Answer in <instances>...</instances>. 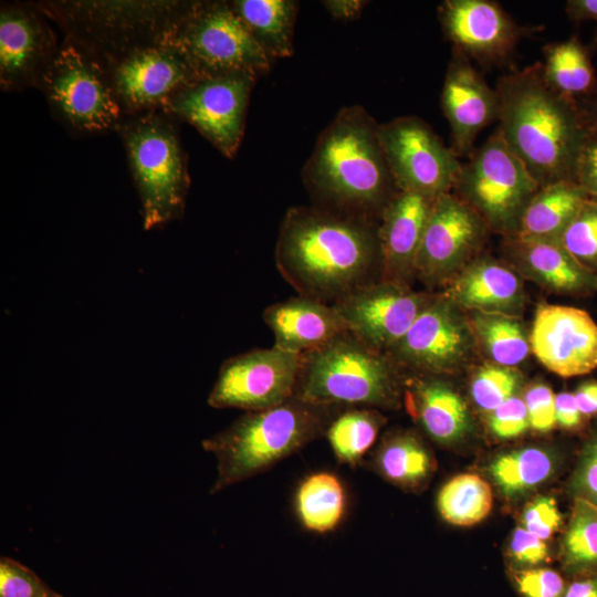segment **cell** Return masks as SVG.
<instances>
[{"mask_svg":"<svg viewBox=\"0 0 597 597\" xmlns=\"http://www.w3.org/2000/svg\"><path fill=\"white\" fill-rule=\"evenodd\" d=\"M169 42L181 52L198 78L230 73L258 77L271 66V60L229 1L195 0Z\"/></svg>","mask_w":597,"mask_h":597,"instance_id":"9","label":"cell"},{"mask_svg":"<svg viewBox=\"0 0 597 597\" xmlns=\"http://www.w3.org/2000/svg\"><path fill=\"white\" fill-rule=\"evenodd\" d=\"M301 355L275 346L224 360L209 394V406L260 411L295 396Z\"/></svg>","mask_w":597,"mask_h":597,"instance_id":"13","label":"cell"},{"mask_svg":"<svg viewBox=\"0 0 597 597\" xmlns=\"http://www.w3.org/2000/svg\"><path fill=\"white\" fill-rule=\"evenodd\" d=\"M493 493L490 484L474 473H461L439 491L437 506L444 521L457 526H471L491 512Z\"/></svg>","mask_w":597,"mask_h":597,"instance_id":"33","label":"cell"},{"mask_svg":"<svg viewBox=\"0 0 597 597\" xmlns=\"http://www.w3.org/2000/svg\"><path fill=\"white\" fill-rule=\"evenodd\" d=\"M542 72L554 91L575 102L597 87L588 52L575 36L546 48Z\"/></svg>","mask_w":597,"mask_h":597,"instance_id":"31","label":"cell"},{"mask_svg":"<svg viewBox=\"0 0 597 597\" xmlns=\"http://www.w3.org/2000/svg\"><path fill=\"white\" fill-rule=\"evenodd\" d=\"M373 464L386 480L407 489L423 485L433 472V458L419 438L400 432L385 439Z\"/></svg>","mask_w":597,"mask_h":597,"instance_id":"30","label":"cell"},{"mask_svg":"<svg viewBox=\"0 0 597 597\" xmlns=\"http://www.w3.org/2000/svg\"><path fill=\"white\" fill-rule=\"evenodd\" d=\"M473 326L498 365L512 367L526 358L531 345L519 322L507 316L485 313L474 317Z\"/></svg>","mask_w":597,"mask_h":597,"instance_id":"35","label":"cell"},{"mask_svg":"<svg viewBox=\"0 0 597 597\" xmlns=\"http://www.w3.org/2000/svg\"><path fill=\"white\" fill-rule=\"evenodd\" d=\"M104 66L124 116L161 109L171 96L198 78L169 41Z\"/></svg>","mask_w":597,"mask_h":597,"instance_id":"15","label":"cell"},{"mask_svg":"<svg viewBox=\"0 0 597 597\" xmlns=\"http://www.w3.org/2000/svg\"><path fill=\"white\" fill-rule=\"evenodd\" d=\"M512 557L522 564L536 565L547 558V545L524 527H517L510 542Z\"/></svg>","mask_w":597,"mask_h":597,"instance_id":"46","label":"cell"},{"mask_svg":"<svg viewBox=\"0 0 597 597\" xmlns=\"http://www.w3.org/2000/svg\"><path fill=\"white\" fill-rule=\"evenodd\" d=\"M564 597H597V577L572 583L566 589Z\"/></svg>","mask_w":597,"mask_h":597,"instance_id":"51","label":"cell"},{"mask_svg":"<svg viewBox=\"0 0 597 597\" xmlns=\"http://www.w3.org/2000/svg\"><path fill=\"white\" fill-rule=\"evenodd\" d=\"M558 242L580 265L597 274V206L586 200Z\"/></svg>","mask_w":597,"mask_h":597,"instance_id":"37","label":"cell"},{"mask_svg":"<svg viewBox=\"0 0 597 597\" xmlns=\"http://www.w3.org/2000/svg\"><path fill=\"white\" fill-rule=\"evenodd\" d=\"M575 498L597 505V431L585 443L572 480Z\"/></svg>","mask_w":597,"mask_h":597,"instance_id":"43","label":"cell"},{"mask_svg":"<svg viewBox=\"0 0 597 597\" xmlns=\"http://www.w3.org/2000/svg\"><path fill=\"white\" fill-rule=\"evenodd\" d=\"M449 296L467 307L502 310L521 298L517 276L507 268L494 262L480 261L471 265L454 281Z\"/></svg>","mask_w":597,"mask_h":597,"instance_id":"27","label":"cell"},{"mask_svg":"<svg viewBox=\"0 0 597 597\" xmlns=\"http://www.w3.org/2000/svg\"><path fill=\"white\" fill-rule=\"evenodd\" d=\"M517 384L519 377L510 367L485 365L472 380L471 395L482 410L493 411L513 397Z\"/></svg>","mask_w":597,"mask_h":597,"instance_id":"38","label":"cell"},{"mask_svg":"<svg viewBox=\"0 0 597 597\" xmlns=\"http://www.w3.org/2000/svg\"><path fill=\"white\" fill-rule=\"evenodd\" d=\"M391 362L348 331L301 354L295 397L317 406L388 407L397 398Z\"/></svg>","mask_w":597,"mask_h":597,"instance_id":"6","label":"cell"},{"mask_svg":"<svg viewBox=\"0 0 597 597\" xmlns=\"http://www.w3.org/2000/svg\"><path fill=\"white\" fill-rule=\"evenodd\" d=\"M530 427L540 432H547L556 425L555 394L543 384L527 389L524 396Z\"/></svg>","mask_w":597,"mask_h":597,"instance_id":"42","label":"cell"},{"mask_svg":"<svg viewBox=\"0 0 597 597\" xmlns=\"http://www.w3.org/2000/svg\"><path fill=\"white\" fill-rule=\"evenodd\" d=\"M174 118L161 109L125 116L117 132L150 230L182 216L190 179Z\"/></svg>","mask_w":597,"mask_h":597,"instance_id":"7","label":"cell"},{"mask_svg":"<svg viewBox=\"0 0 597 597\" xmlns=\"http://www.w3.org/2000/svg\"><path fill=\"white\" fill-rule=\"evenodd\" d=\"M333 408L294 396L279 406L245 412L205 439L203 449L217 459V478L210 493L269 470L325 434L335 416Z\"/></svg>","mask_w":597,"mask_h":597,"instance_id":"4","label":"cell"},{"mask_svg":"<svg viewBox=\"0 0 597 597\" xmlns=\"http://www.w3.org/2000/svg\"><path fill=\"white\" fill-rule=\"evenodd\" d=\"M587 200L574 181L541 187L524 208L515 228L517 241H558Z\"/></svg>","mask_w":597,"mask_h":597,"instance_id":"25","label":"cell"},{"mask_svg":"<svg viewBox=\"0 0 597 597\" xmlns=\"http://www.w3.org/2000/svg\"><path fill=\"white\" fill-rule=\"evenodd\" d=\"M378 137L399 191L434 199L454 187L461 164L422 119L404 116L380 124Z\"/></svg>","mask_w":597,"mask_h":597,"instance_id":"11","label":"cell"},{"mask_svg":"<svg viewBox=\"0 0 597 597\" xmlns=\"http://www.w3.org/2000/svg\"><path fill=\"white\" fill-rule=\"evenodd\" d=\"M454 187L483 220L502 230H515L524 208L541 188L498 129L461 165Z\"/></svg>","mask_w":597,"mask_h":597,"instance_id":"10","label":"cell"},{"mask_svg":"<svg viewBox=\"0 0 597 597\" xmlns=\"http://www.w3.org/2000/svg\"><path fill=\"white\" fill-rule=\"evenodd\" d=\"M498 130L540 187L573 181L578 153L591 134L577 102L554 91L542 64L500 78Z\"/></svg>","mask_w":597,"mask_h":597,"instance_id":"2","label":"cell"},{"mask_svg":"<svg viewBox=\"0 0 597 597\" xmlns=\"http://www.w3.org/2000/svg\"><path fill=\"white\" fill-rule=\"evenodd\" d=\"M553 469L552 457L546 451L530 447L499 455L490 472L499 489L513 496L544 482Z\"/></svg>","mask_w":597,"mask_h":597,"instance_id":"34","label":"cell"},{"mask_svg":"<svg viewBox=\"0 0 597 597\" xmlns=\"http://www.w3.org/2000/svg\"><path fill=\"white\" fill-rule=\"evenodd\" d=\"M528 269L548 287L563 293L597 289L596 274L580 265L558 241H517Z\"/></svg>","mask_w":597,"mask_h":597,"instance_id":"28","label":"cell"},{"mask_svg":"<svg viewBox=\"0 0 597 597\" xmlns=\"http://www.w3.org/2000/svg\"><path fill=\"white\" fill-rule=\"evenodd\" d=\"M407 404L413 418L437 442H455L469 431L470 416L465 402L442 381H412L407 391Z\"/></svg>","mask_w":597,"mask_h":597,"instance_id":"24","label":"cell"},{"mask_svg":"<svg viewBox=\"0 0 597 597\" xmlns=\"http://www.w3.org/2000/svg\"><path fill=\"white\" fill-rule=\"evenodd\" d=\"M229 4L270 60L293 54L295 1L231 0Z\"/></svg>","mask_w":597,"mask_h":597,"instance_id":"26","label":"cell"},{"mask_svg":"<svg viewBox=\"0 0 597 597\" xmlns=\"http://www.w3.org/2000/svg\"><path fill=\"white\" fill-rule=\"evenodd\" d=\"M555 415L556 423L564 429L573 430L580 426L583 416L574 394L563 391L555 395Z\"/></svg>","mask_w":597,"mask_h":597,"instance_id":"47","label":"cell"},{"mask_svg":"<svg viewBox=\"0 0 597 597\" xmlns=\"http://www.w3.org/2000/svg\"><path fill=\"white\" fill-rule=\"evenodd\" d=\"M0 597H62L19 562L0 561Z\"/></svg>","mask_w":597,"mask_h":597,"instance_id":"39","label":"cell"},{"mask_svg":"<svg viewBox=\"0 0 597 597\" xmlns=\"http://www.w3.org/2000/svg\"><path fill=\"white\" fill-rule=\"evenodd\" d=\"M275 261L300 295L334 303L373 282L380 265L378 227L324 207H293L280 226Z\"/></svg>","mask_w":597,"mask_h":597,"instance_id":"1","label":"cell"},{"mask_svg":"<svg viewBox=\"0 0 597 597\" xmlns=\"http://www.w3.org/2000/svg\"><path fill=\"white\" fill-rule=\"evenodd\" d=\"M574 397L583 417L597 415V381H585L576 389Z\"/></svg>","mask_w":597,"mask_h":597,"instance_id":"48","label":"cell"},{"mask_svg":"<svg viewBox=\"0 0 597 597\" xmlns=\"http://www.w3.org/2000/svg\"><path fill=\"white\" fill-rule=\"evenodd\" d=\"M255 80L249 73L197 78L171 96L161 111L191 124L223 156L232 158L243 137Z\"/></svg>","mask_w":597,"mask_h":597,"instance_id":"12","label":"cell"},{"mask_svg":"<svg viewBox=\"0 0 597 597\" xmlns=\"http://www.w3.org/2000/svg\"><path fill=\"white\" fill-rule=\"evenodd\" d=\"M38 88L54 118L74 136H94L118 129L124 114L104 64L64 38Z\"/></svg>","mask_w":597,"mask_h":597,"instance_id":"8","label":"cell"},{"mask_svg":"<svg viewBox=\"0 0 597 597\" xmlns=\"http://www.w3.org/2000/svg\"><path fill=\"white\" fill-rule=\"evenodd\" d=\"M566 12L575 21H597V0H569L566 2Z\"/></svg>","mask_w":597,"mask_h":597,"instance_id":"50","label":"cell"},{"mask_svg":"<svg viewBox=\"0 0 597 597\" xmlns=\"http://www.w3.org/2000/svg\"><path fill=\"white\" fill-rule=\"evenodd\" d=\"M327 12L335 19L349 20L358 17L367 4L364 0H326L322 2Z\"/></svg>","mask_w":597,"mask_h":597,"instance_id":"49","label":"cell"},{"mask_svg":"<svg viewBox=\"0 0 597 597\" xmlns=\"http://www.w3.org/2000/svg\"><path fill=\"white\" fill-rule=\"evenodd\" d=\"M262 317L274 335V346L300 355L347 332L333 304L303 295L268 306Z\"/></svg>","mask_w":597,"mask_h":597,"instance_id":"23","label":"cell"},{"mask_svg":"<svg viewBox=\"0 0 597 597\" xmlns=\"http://www.w3.org/2000/svg\"><path fill=\"white\" fill-rule=\"evenodd\" d=\"M563 551L574 569L597 566V505L584 498H575Z\"/></svg>","mask_w":597,"mask_h":597,"instance_id":"36","label":"cell"},{"mask_svg":"<svg viewBox=\"0 0 597 597\" xmlns=\"http://www.w3.org/2000/svg\"><path fill=\"white\" fill-rule=\"evenodd\" d=\"M294 506L305 530L318 534L332 532L341 524L346 512L345 488L334 473H312L300 483Z\"/></svg>","mask_w":597,"mask_h":597,"instance_id":"29","label":"cell"},{"mask_svg":"<svg viewBox=\"0 0 597 597\" xmlns=\"http://www.w3.org/2000/svg\"><path fill=\"white\" fill-rule=\"evenodd\" d=\"M528 416L524 399L512 397L494 409L490 417L492 432L501 439H511L524 433Z\"/></svg>","mask_w":597,"mask_h":597,"instance_id":"40","label":"cell"},{"mask_svg":"<svg viewBox=\"0 0 597 597\" xmlns=\"http://www.w3.org/2000/svg\"><path fill=\"white\" fill-rule=\"evenodd\" d=\"M384 417L375 409L352 407L335 415L325 436L338 462L357 465L376 442Z\"/></svg>","mask_w":597,"mask_h":597,"instance_id":"32","label":"cell"},{"mask_svg":"<svg viewBox=\"0 0 597 597\" xmlns=\"http://www.w3.org/2000/svg\"><path fill=\"white\" fill-rule=\"evenodd\" d=\"M470 333L451 303L432 298L388 352L402 364L438 373L454 368L470 349Z\"/></svg>","mask_w":597,"mask_h":597,"instance_id":"19","label":"cell"},{"mask_svg":"<svg viewBox=\"0 0 597 597\" xmlns=\"http://www.w3.org/2000/svg\"><path fill=\"white\" fill-rule=\"evenodd\" d=\"M573 181L587 195H597V134L583 144L574 168Z\"/></svg>","mask_w":597,"mask_h":597,"instance_id":"45","label":"cell"},{"mask_svg":"<svg viewBox=\"0 0 597 597\" xmlns=\"http://www.w3.org/2000/svg\"><path fill=\"white\" fill-rule=\"evenodd\" d=\"M587 200L597 206V195H587Z\"/></svg>","mask_w":597,"mask_h":597,"instance_id":"53","label":"cell"},{"mask_svg":"<svg viewBox=\"0 0 597 597\" xmlns=\"http://www.w3.org/2000/svg\"><path fill=\"white\" fill-rule=\"evenodd\" d=\"M36 2L2 3L0 86L4 92L38 87L59 44Z\"/></svg>","mask_w":597,"mask_h":597,"instance_id":"16","label":"cell"},{"mask_svg":"<svg viewBox=\"0 0 597 597\" xmlns=\"http://www.w3.org/2000/svg\"><path fill=\"white\" fill-rule=\"evenodd\" d=\"M524 528L541 540L549 538L561 526L562 515L552 498H537L524 510Z\"/></svg>","mask_w":597,"mask_h":597,"instance_id":"41","label":"cell"},{"mask_svg":"<svg viewBox=\"0 0 597 597\" xmlns=\"http://www.w3.org/2000/svg\"><path fill=\"white\" fill-rule=\"evenodd\" d=\"M378 126L354 105L342 108L320 135L302 176L326 209L369 219L397 192Z\"/></svg>","mask_w":597,"mask_h":597,"instance_id":"3","label":"cell"},{"mask_svg":"<svg viewBox=\"0 0 597 597\" xmlns=\"http://www.w3.org/2000/svg\"><path fill=\"white\" fill-rule=\"evenodd\" d=\"M441 106L451 128L455 156L473 149L479 133L499 118V97L474 70L465 54L455 51L443 83Z\"/></svg>","mask_w":597,"mask_h":597,"instance_id":"21","label":"cell"},{"mask_svg":"<svg viewBox=\"0 0 597 597\" xmlns=\"http://www.w3.org/2000/svg\"><path fill=\"white\" fill-rule=\"evenodd\" d=\"M195 0H46L36 2L64 38L108 65L169 41Z\"/></svg>","mask_w":597,"mask_h":597,"instance_id":"5","label":"cell"},{"mask_svg":"<svg viewBox=\"0 0 597 597\" xmlns=\"http://www.w3.org/2000/svg\"><path fill=\"white\" fill-rule=\"evenodd\" d=\"M520 591L525 597H561L564 593L562 576L547 568L527 569L515 577Z\"/></svg>","mask_w":597,"mask_h":597,"instance_id":"44","label":"cell"},{"mask_svg":"<svg viewBox=\"0 0 597 597\" xmlns=\"http://www.w3.org/2000/svg\"><path fill=\"white\" fill-rule=\"evenodd\" d=\"M432 297L407 284L373 281L333 303L347 331L380 352H388L408 332Z\"/></svg>","mask_w":597,"mask_h":597,"instance_id":"14","label":"cell"},{"mask_svg":"<svg viewBox=\"0 0 597 597\" xmlns=\"http://www.w3.org/2000/svg\"><path fill=\"white\" fill-rule=\"evenodd\" d=\"M434 199L398 190L384 207L378 227L381 280L406 284L415 274L417 253Z\"/></svg>","mask_w":597,"mask_h":597,"instance_id":"22","label":"cell"},{"mask_svg":"<svg viewBox=\"0 0 597 597\" xmlns=\"http://www.w3.org/2000/svg\"><path fill=\"white\" fill-rule=\"evenodd\" d=\"M530 345L538 362L561 377L586 375L597 368V324L584 310L540 305Z\"/></svg>","mask_w":597,"mask_h":597,"instance_id":"17","label":"cell"},{"mask_svg":"<svg viewBox=\"0 0 597 597\" xmlns=\"http://www.w3.org/2000/svg\"><path fill=\"white\" fill-rule=\"evenodd\" d=\"M439 15L455 49L483 62L504 59L522 33L498 3L488 0H446Z\"/></svg>","mask_w":597,"mask_h":597,"instance_id":"20","label":"cell"},{"mask_svg":"<svg viewBox=\"0 0 597 597\" xmlns=\"http://www.w3.org/2000/svg\"><path fill=\"white\" fill-rule=\"evenodd\" d=\"M483 219L450 192L433 200L415 262V274L434 282L457 269L476 248Z\"/></svg>","mask_w":597,"mask_h":597,"instance_id":"18","label":"cell"},{"mask_svg":"<svg viewBox=\"0 0 597 597\" xmlns=\"http://www.w3.org/2000/svg\"><path fill=\"white\" fill-rule=\"evenodd\" d=\"M582 111L585 115L586 122L589 126L591 134H597V96L588 109L585 111L582 108Z\"/></svg>","mask_w":597,"mask_h":597,"instance_id":"52","label":"cell"},{"mask_svg":"<svg viewBox=\"0 0 597 597\" xmlns=\"http://www.w3.org/2000/svg\"><path fill=\"white\" fill-rule=\"evenodd\" d=\"M596 279H597V274H596Z\"/></svg>","mask_w":597,"mask_h":597,"instance_id":"54","label":"cell"}]
</instances>
